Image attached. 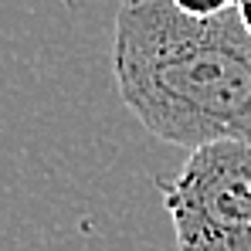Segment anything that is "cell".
Returning a JSON list of instances; mask_svg holds the SVG:
<instances>
[{"label":"cell","mask_w":251,"mask_h":251,"mask_svg":"<svg viewBox=\"0 0 251 251\" xmlns=\"http://www.w3.org/2000/svg\"><path fill=\"white\" fill-rule=\"evenodd\" d=\"M112 75L150 136L187 153L224 139L251 146V38L238 10L194 21L170 0H123Z\"/></svg>","instance_id":"cell-1"},{"label":"cell","mask_w":251,"mask_h":251,"mask_svg":"<svg viewBox=\"0 0 251 251\" xmlns=\"http://www.w3.org/2000/svg\"><path fill=\"white\" fill-rule=\"evenodd\" d=\"M176 251H251V146L207 143L160 180Z\"/></svg>","instance_id":"cell-2"},{"label":"cell","mask_w":251,"mask_h":251,"mask_svg":"<svg viewBox=\"0 0 251 251\" xmlns=\"http://www.w3.org/2000/svg\"><path fill=\"white\" fill-rule=\"evenodd\" d=\"M183 17H194V21H207V17H217L224 10H234L238 0H170Z\"/></svg>","instance_id":"cell-3"},{"label":"cell","mask_w":251,"mask_h":251,"mask_svg":"<svg viewBox=\"0 0 251 251\" xmlns=\"http://www.w3.org/2000/svg\"><path fill=\"white\" fill-rule=\"evenodd\" d=\"M234 10H238V21H241V27H245V34L251 38V0H241V3H238Z\"/></svg>","instance_id":"cell-4"},{"label":"cell","mask_w":251,"mask_h":251,"mask_svg":"<svg viewBox=\"0 0 251 251\" xmlns=\"http://www.w3.org/2000/svg\"><path fill=\"white\" fill-rule=\"evenodd\" d=\"M61 3H65V7H78L82 0H61Z\"/></svg>","instance_id":"cell-5"},{"label":"cell","mask_w":251,"mask_h":251,"mask_svg":"<svg viewBox=\"0 0 251 251\" xmlns=\"http://www.w3.org/2000/svg\"><path fill=\"white\" fill-rule=\"evenodd\" d=\"M238 3H241V0H238Z\"/></svg>","instance_id":"cell-6"}]
</instances>
